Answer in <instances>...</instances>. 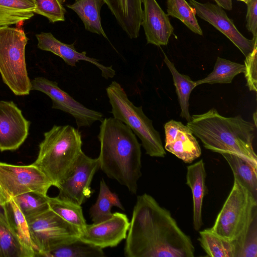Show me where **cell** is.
<instances>
[{
  "label": "cell",
  "instance_id": "cell-1",
  "mask_svg": "<svg viewBox=\"0 0 257 257\" xmlns=\"http://www.w3.org/2000/svg\"><path fill=\"white\" fill-rule=\"evenodd\" d=\"M126 257H193L191 238L150 195L137 197L123 250Z\"/></svg>",
  "mask_w": 257,
  "mask_h": 257
},
{
  "label": "cell",
  "instance_id": "cell-2",
  "mask_svg": "<svg viewBox=\"0 0 257 257\" xmlns=\"http://www.w3.org/2000/svg\"><path fill=\"white\" fill-rule=\"evenodd\" d=\"M100 122L99 169L136 194L142 176V145L132 130L119 120L109 117Z\"/></svg>",
  "mask_w": 257,
  "mask_h": 257
},
{
  "label": "cell",
  "instance_id": "cell-3",
  "mask_svg": "<svg viewBox=\"0 0 257 257\" xmlns=\"http://www.w3.org/2000/svg\"><path fill=\"white\" fill-rule=\"evenodd\" d=\"M187 126L206 149L221 154L237 155L257 167V156L252 145L256 126L240 115L224 117L213 108L191 116Z\"/></svg>",
  "mask_w": 257,
  "mask_h": 257
},
{
  "label": "cell",
  "instance_id": "cell-4",
  "mask_svg": "<svg viewBox=\"0 0 257 257\" xmlns=\"http://www.w3.org/2000/svg\"><path fill=\"white\" fill-rule=\"evenodd\" d=\"M44 137L33 164L58 188L83 152L81 134L70 125H54Z\"/></svg>",
  "mask_w": 257,
  "mask_h": 257
},
{
  "label": "cell",
  "instance_id": "cell-5",
  "mask_svg": "<svg viewBox=\"0 0 257 257\" xmlns=\"http://www.w3.org/2000/svg\"><path fill=\"white\" fill-rule=\"evenodd\" d=\"M106 90L113 117L127 125L139 137L147 155L164 158L166 153L160 134L154 128L152 120L144 113L142 106L135 105L115 81H112Z\"/></svg>",
  "mask_w": 257,
  "mask_h": 257
},
{
  "label": "cell",
  "instance_id": "cell-6",
  "mask_svg": "<svg viewBox=\"0 0 257 257\" xmlns=\"http://www.w3.org/2000/svg\"><path fill=\"white\" fill-rule=\"evenodd\" d=\"M28 38L23 29L0 27V73L4 82L16 95L31 91L25 60Z\"/></svg>",
  "mask_w": 257,
  "mask_h": 257
},
{
  "label": "cell",
  "instance_id": "cell-7",
  "mask_svg": "<svg viewBox=\"0 0 257 257\" xmlns=\"http://www.w3.org/2000/svg\"><path fill=\"white\" fill-rule=\"evenodd\" d=\"M257 214V199L234 179L232 189L210 229L230 241L237 239Z\"/></svg>",
  "mask_w": 257,
  "mask_h": 257
},
{
  "label": "cell",
  "instance_id": "cell-8",
  "mask_svg": "<svg viewBox=\"0 0 257 257\" xmlns=\"http://www.w3.org/2000/svg\"><path fill=\"white\" fill-rule=\"evenodd\" d=\"M37 256L79 237L80 230L50 208L27 219Z\"/></svg>",
  "mask_w": 257,
  "mask_h": 257
},
{
  "label": "cell",
  "instance_id": "cell-9",
  "mask_svg": "<svg viewBox=\"0 0 257 257\" xmlns=\"http://www.w3.org/2000/svg\"><path fill=\"white\" fill-rule=\"evenodd\" d=\"M53 186L49 178L33 163L16 165L0 162V203L28 192L47 195Z\"/></svg>",
  "mask_w": 257,
  "mask_h": 257
},
{
  "label": "cell",
  "instance_id": "cell-10",
  "mask_svg": "<svg viewBox=\"0 0 257 257\" xmlns=\"http://www.w3.org/2000/svg\"><path fill=\"white\" fill-rule=\"evenodd\" d=\"M31 90L39 91L48 95L52 101V108L71 115L78 127H89L95 121H101L104 118L101 112L85 106L61 89L57 82L44 77H37L31 80Z\"/></svg>",
  "mask_w": 257,
  "mask_h": 257
},
{
  "label": "cell",
  "instance_id": "cell-11",
  "mask_svg": "<svg viewBox=\"0 0 257 257\" xmlns=\"http://www.w3.org/2000/svg\"><path fill=\"white\" fill-rule=\"evenodd\" d=\"M99 169L97 158L93 159L83 152L72 169L59 188L58 197L81 205L93 193L91 183Z\"/></svg>",
  "mask_w": 257,
  "mask_h": 257
},
{
  "label": "cell",
  "instance_id": "cell-12",
  "mask_svg": "<svg viewBox=\"0 0 257 257\" xmlns=\"http://www.w3.org/2000/svg\"><path fill=\"white\" fill-rule=\"evenodd\" d=\"M189 1L197 16L224 34L245 57L251 52L254 43L257 42V37L249 40L243 36L222 8L209 2L202 3L196 0Z\"/></svg>",
  "mask_w": 257,
  "mask_h": 257
},
{
  "label": "cell",
  "instance_id": "cell-13",
  "mask_svg": "<svg viewBox=\"0 0 257 257\" xmlns=\"http://www.w3.org/2000/svg\"><path fill=\"white\" fill-rule=\"evenodd\" d=\"M130 225L125 214L116 212L104 221L87 224L79 238L102 249L115 247L126 238Z\"/></svg>",
  "mask_w": 257,
  "mask_h": 257
},
{
  "label": "cell",
  "instance_id": "cell-14",
  "mask_svg": "<svg viewBox=\"0 0 257 257\" xmlns=\"http://www.w3.org/2000/svg\"><path fill=\"white\" fill-rule=\"evenodd\" d=\"M30 122L12 101H0V151L17 150L25 141Z\"/></svg>",
  "mask_w": 257,
  "mask_h": 257
},
{
  "label": "cell",
  "instance_id": "cell-15",
  "mask_svg": "<svg viewBox=\"0 0 257 257\" xmlns=\"http://www.w3.org/2000/svg\"><path fill=\"white\" fill-rule=\"evenodd\" d=\"M144 6L141 26H143L147 44L157 46L167 45L174 27L169 17L156 0H142Z\"/></svg>",
  "mask_w": 257,
  "mask_h": 257
},
{
  "label": "cell",
  "instance_id": "cell-16",
  "mask_svg": "<svg viewBox=\"0 0 257 257\" xmlns=\"http://www.w3.org/2000/svg\"><path fill=\"white\" fill-rule=\"evenodd\" d=\"M36 36L39 49L52 52L60 57L68 65L76 66V63L79 61H85L96 66L101 71L102 76L106 79L113 78L115 75V71L112 66H104L98 59L88 57L85 51H77L74 43L67 44L62 43L50 32H42L36 34Z\"/></svg>",
  "mask_w": 257,
  "mask_h": 257
},
{
  "label": "cell",
  "instance_id": "cell-17",
  "mask_svg": "<svg viewBox=\"0 0 257 257\" xmlns=\"http://www.w3.org/2000/svg\"><path fill=\"white\" fill-rule=\"evenodd\" d=\"M130 39L139 36L142 20V0H103Z\"/></svg>",
  "mask_w": 257,
  "mask_h": 257
},
{
  "label": "cell",
  "instance_id": "cell-18",
  "mask_svg": "<svg viewBox=\"0 0 257 257\" xmlns=\"http://www.w3.org/2000/svg\"><path fill=\"white\" fill-rule=\"evenodd\" d=\"M206 172L203 159L187 167L186 184L190 188L193 199V226L199 230L203 225L202 210L205 195Z\"/></svg>",
  "mask_w": 257,
  "mask_h": 257
},
{
  "label": "cell",
  "instance_id": "cell-19",
  "mask_svg": "<svg viewBox=\"0 0 257 257\" xmlns=\"http://www.w3.org/2000/svg\"><path fill=\"white\" fill-rule=\"evenodd\" d=\"M9 226L18 237L30 257L37 256L28 221L12 198L4 205Z\"/></svg>",
  "mask_w": 257,
  "mask_h": 257
},
{
  "label": "cell",
  "instance_id": "cell-20",
  "mask_svg": "<svg viewBox=\"0 0 257 257\" xmlns=\"http://www.w3.org/2000/svg\"><path fill=\"white\" fill-rule=\"evenodd\" d=\"M105 4L103 0H75L66 6L74 11L82 21L85 29L92 33L107 38L101 26L100 10Z\"/></svg>",
  "mask_w": 257,
  "mask_h": 257
},
{
  "label": "cell",
  "instance_id": "cell-21",
  "mask_svg": "<svg viewBox=\"0 0 257 257\" xmlns=\"http://www.w3.org/2000/svg\"><path fill=\"white\" fill-rule=\"evenodd\" d=\"M165 149L186 163H192L201 155L199 144L187 125L172 142L165 145Z\"/></svg>",
  "mask_w": 257,
  "mask_h": 257
},
{
  "label": "cell",
  "instance_id": "cell-22",
  "mask_svg": "<svg viewBox=\"0 0 257 257\" xmlns=\"http://www.w3.org/2000/svg\"><path fill=\"white\" fill-rule=\"evenodd\" d=\"M34 0H0V27L23 23L35 14Z\"/></svg>",
  "mask_w": 257,
  "mask_h": 257
},
{
  "label": "cell",
  "instance_id": "cell-23",
  "mask_svg": "<svg viewBox=\"0 0 257 257\" xmlns=\"http://www.w3.org/2000/svg\"><path fill=\"white\" fill-rule=\"evenodd\" d=\"M229 165L234 179L245 187L257 199V167L242 157L234 154H221Z\"/></svg>",
  "mask_w": 257,
  "mask_h": 257
},
{
  "label": "cell",
  "instance_id": "cell-24",
  "mask_svg": "<svg viewBox=\"0 0 257 257\" xmlns=\"http://www.w3.org/2000/svg\"><path fill=\"white\" fill-rule=\"evenodd\" d=\"M113 206L124 210L117 194L110 191L102 178L100 182L97 200L89 209V215L93 222L98 223L110 218L113 214L111 211Z\"/></svg>",
  "mask_w": 257,
  "mask_h": 257
},
{
  "label": "cell",
  "instance_id": "cell-25",
  "mask_svg": "<svg viewBox=\"0 0 257 257\" xmlns=\"http://www.w3.org/2000/svg\"><path fill=\"white\" fill-rule=\"evenodd\" d=\"M164 61L173 76L181 110L180 116L189 122L191 119L189 111V100L192 91L197 86L196 82L189 76L180 73L175 68L174 63L170 61L164 53Z\"/></svg>",
  "mask_w": 257,
  "mask_h": 257
},
{
  "label": "cell",
  "instance_id": "cell-26",
  "mask_svg": "<svg viewBox=\"0 0 257 257\" xmlns=\"http://www.w3.org/2000/svg\"><path fill=\"white\" fill-rule=\"evenodd\" d=\"M102 248L86 242L79 238L59 245L46 252L44 257H103Z\"/></svg>",
  "mask_w": 257,
  "mask_h": 257
},
{
  "label": "cell",
  "instance_id": "cell-27",
  "mask_svg": "<svg viewBox=\"0 0 257 257\" xmlns=\"http://www.w3.org/2000/svg\"><path fill=\"white\" fill-rule=\"evenodd\" d=\"M198 240L207 256H235V248L232 241L219 236L210 228L200 231Z\"/></svg>",
  "mask_w": 257,
  "mask_h": 257
},
{
  "label": "cell",
  "instance_id": "cell-28",
  "mask_svg": "<svg viewBox=\"0 0 257 257\" xmlns=\"http://www.w3.org/2000/svg\"><path fill=\"white\" fill-rule=\"evenodd\" d=\"M244 71V65L218 57L212 72L195 82L197 86L204 83H230L236 75Z\"/></svg>",
  "mask_w": 257,
  "mask_h": 257
},
{
  "label": "cell",
  "instance_id": "cell-29",
  "mask_svg": "<svg viewBox=\"0 0 257 257\" xmlns=\"http://www.w3.org/2000/svg\"><path fill=\"white\" fill-rule=\"evenodd\" d=\"M50 208L81 232L87 224L81 205L56 197H50Z\"/></svg>",
  "mask_w": 257,
  "mask_h": 257
},
{
  "label": "cell",
  "instance_id": "cell-30",
  "mask_svg": "<svg viewBox=\"0 0 257 257\" xmlns=\"http://www.w3.org/2000/svg\"><path fill=\"white\" fill-rule=\"evenodd\" d=\"M26 219L50 209L49 197L36 192H28L13 198Z\"/></svg>",
  "mask_w": 257,
  "mask_h": 257
},
{
  "label": "cell",
  "instance_id": "cell-31",
  "mask_svg": "<svg viewBox=\"0 0 257 257\" xmlns=\"http://www.w3.org/2000/svg\"><path fill=\"white\" fill-rule=\"evenodd\" d=\"M167 7L168 16L179 19L195 34L203 35L195 10L186 0H167Z\"/></svg>",
  "mask_w": 257,
  "mask_h": 257
},
{
  "label": "cell",
  "instance_id": "cell-32",
  "mask_svg": "<svg viewBox=\"0 0 257 257\" xmlns=\"http://www.w3.org/2000/svg\"><path fill=\"white\" fill-rule=\"evenodd\" d=\"M232 242L235 248L234 257L257 256V214L244 232Z\"/></svg>",
  "mask_w": 257,
  "mask_h": 257
},
{
  "label": "cell",
  "instance_id": "cell-33",
  "mask_svg": "<svg viewBox=\"0 0 257 257\" xmlns=\"http://www.w3.org/2000/svg\"><path fill=\"white\" fill-rule=\"evenodd\" d=\"M0 257H30L9 225L0 221Z\"/></svg>",
  "mask_w": 257,
  "mask_h": 257
},
{
  "label": "cell",
  "instance_id": "cell-34",
  "mask_svg": "<svg viewBox=\"0 0 257 257\" xmlns=\"http://www.w3.org/2000/svg\"><path fill=\"white\" fill-rule=\"evenodd\" d=\"M34 2L35 14L47 18L52 23L65 21L66 10L63 4L65 0H34Z\"/></svg>",
  "mask_w": 257,
  "mask_h": 257
},
{
  "label": "cell",
  "instance_id": "cell-35",
  "mask_svg": "<svg viewBox=\"0 0 257 257\" xmlns=\"http://www.w3.org/2000/svg\"><path fill=\"white\" fill-rule=\"evenodd\" d=\"M256 52L257 42L254 43L251 53L245 57L244 60V76L247 85L250 91L256 92Z\"/></svg>",
  "mask_w": 257,
  "mask_h": 257
},
{
  "label": "cell",
  "instance_id": "cell-36",
  "mask_svg": "<svg viewBox=\"0 0 257 257\" xmlns=\"http://www.w3.org/2000/svg\"><path fill=\"white\" fill-rule=\"evenodd\" d=\"M246 5V28L252 38L257 37V0H250Z\"/></svg>",
  "mask_w": 257,
  "mask_h": 257
},
{
  "label": "cell",
  "instance_id": "cell-37",
  "mask_svg": "<svg viewBox=\"0 0 257 257\" xmlns=\"http://www.w3.org/2000/svg\"><path fill=\"white\" fill-rule=\"evenodd\" d=\"M185 126L181 122L173 119L166 122L164 125L165 145L172 142L175 138L178 132Z\"/></svg>",
  "mask_w": 257,
  "mask_h": 257
},
{
  "label": "cell",
  "instance_id": "cell-38",
  "mask_svg": "<svg viewBox=\"0 0 257 257\" xmlns=\"http://www.w3.org/2000/svg\"><path fill=\"white\" fill-rule=\"evenodd\" d=\"M216 5L227 11H230L232 9V0H214Z\"/></svg>",
  "mask_w": 257,
  "mask_h": 257
},
{
  "label": "cell",
  "instance_id": "cell-39",
  "mask_svg": "<svg viewBox=\"0 0 257 257\" xmlns=\"http://www.w3.org/2000/svg\"><path fill=\"white\" fill-rule=\"evenodd\" d=\"M0 221L8 224L5 206L0 203Z\"/></svg>",
  "mask_w": 257,
  "mask_h": 257
},
{
  "label": "cell",
  "instance_id": "cell-40",
  "mask_svg": "<svg viewBox=\"0 0 257 257\" xmlns=\"http://www.w3.org/2000/svg\"><path fill=\"white\" fill-rule=\"evenodd\" d=\"M254 125L256 126V112H255L254 113Z\"/></svg>",
  "mask_w": 257,
  "mask_h": 257
},
{
  "label": "cell",
  "instance_id": "cell-41",
  "mask_svg": "<svg viewBox=\"0 0 257 257\" xmlns=\"http://www.w3.org/2000/svg\"><path fill=\"white\" fill-rule=\"evenodd\" d=\"M237 1L243 2L245 3L246 4H247L249 2V1L250 0H237Z\"/></svg>",
  "mask_w": 257,
  "mask_h": 257
}]
</instances>
